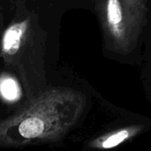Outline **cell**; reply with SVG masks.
<instances>
[{
    "label": "cell",
    "instance_id": "8992f818",
    "mask_svg": "<svg viewBox=\"0 0 151 151\" xmlns=\"http://www.w3.org/2000/svg\"><path fill=\"white\" fill-rule=\"evenodd\" d=\"M4 29V21H3V14L0 11V35H1V33Z\"/></svg>",
    "mask_w": 151,
    "mask_h": 151
},
{
    "label": "cell",
    "instance_id": "5b68a950",
    "mask_svg": "<svg viewBox=\"0 0 151 151\" xmlns=\"http://www.w3.org/2000/svg\"><path fill=\"white\" fill-rule=\"evenodd\" d=\"M0 96L9 102L17 100L20 96V88L17 81L9 74L0 75Z\"/></svg>",
    "mask_w": 151,
    "mask_h": 151
},
{
    "label": "cell",
    "instance_id": "6da1fadb",
    "mask_svg": "<svg viewBox=\"0 0 151 151\" xmlns=\"http://www.w3.org/2000/svg\"><path fill=\"white\" fill-rule=\"evenodd\" d=\"M87 97L65 87L41 90L15 113L0 120V147L23 148L57 143L75 127L87 107Z\"/></svg>",
    "mask_w": 151,
    "mask_h": 151
},
{
    "label": "cell",
    "instance_id": "7a4b0ae2",
    "mask_svg": "<svg viewBox=\"0 0 151 151\" xmlns=\"http://www.w3.org/2000/svg\"><path fill=\"white\" fill-rule=\"evenodd\" d=\"M45 34L38 15L18 0L14 15L0 35V58L33 96L44 86Z\"/></svg>",
    "mask_w": 151,
    "mask_h": 151
},
{
    "label": "cell",
    "instance_id": "277c9868",
    "mask_svg": "<svg viewBox=\"0 0 151 151\" xmlns=\"http://www.w3.org/2000/svg\"><path fill=\"white\" fill-rule=\"evenodd\" d=\"M148 129L149 126L145 123H134L119 126L91 138L85 144L84 148L87 151L113 150L141 135Z\"/></svg>",
    "mask_w": 151,
    "mask_h": 151
},
{
    "label": "cell",
    "instance_id": "3957f363",
    "mask_svg": "<svg viewBox=\"0 0 151 151\" xmlns=\"http://www.w3.org/2000/svg\"><path fill=\"white\" fill-rule=\"evenodd\" d=\"M148 0H99L97 11L109 50L127 55L146 22Z\"/></svg>",
    "mask_w": 151,
    "mask_h": 151
}]
</instances>
